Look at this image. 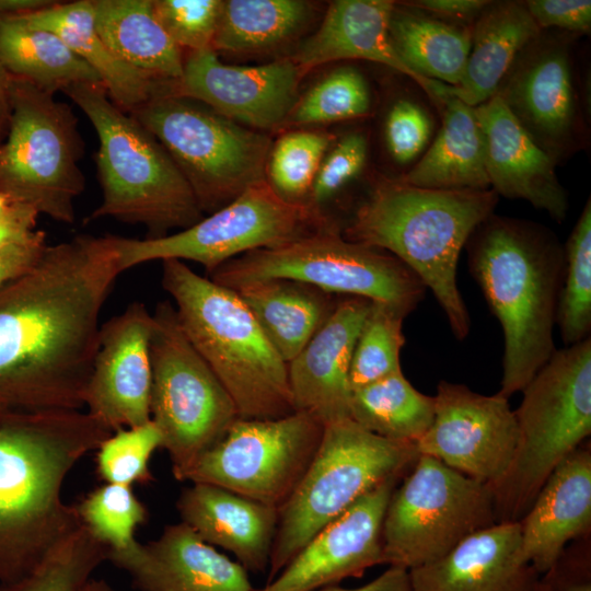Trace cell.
Instances as JSON below:
<instances>
[{
	"label": "cell",
	"mask_w": 591,
	"mask_h": 591,
	"mask_svg": "<svg viewBox=\"0 0 591 591\" xmlns=\"http://www.w3.org/2000/svg\"><path fill=\"white\" fill-rule=\"evenodd\" d=\"M76 508L81 524L108 547V558L126 554L138 545L136 531L149 517L131 486L111 483L90 491Z\"/></svg>",
	"instance_id": "cell-38"
},
{
	"label": "cell",
	"mask_w": 591,
	"mask_h": 591,
	"mask_svg": "<svg viewBox=\"0 0 591 591\" xmlns=\"http://www.w3.org/2000/svg\"><path fill=\"white\" fill-rule=\"evenodd\" d=\"M401 477L361 497L317 532L265 587L253 591H318L382 564V526Z\"/></svg>",
	"instance_id": "cell-20"
},
{
	"label": "cell",
	"mask_w": 591,
	"mask_h": 591,
	"mask_svg": "<svg viewBox=\"0 0 591 591\" xmlns=\"http://www.w3.org/2000/svg\"><path fill=\"white\" fill-rule=\"evenodd\" d=\"M43 231L35 230L26 239L0 252V288L31 270L42 258L46 247Z\"/></svg>",
	"instance_id": "cell-48"
},
{
	"label": "cell",
	"mask_w": 591,
	"mask_h": 591,
	"mask_svg": "<svg viewBox=\"0 0 591 591\" xmlns=\"http://www.w3.org/2000/svg\"><path fill=\"white\" fill-rule=\"evenodd\" d=\"M418 456L416 442L380 437L351 418L324 425L311 464L278 509L267 582L325 525L385 480L402 477Z\"/></svg>",
	"instance_id": "cell-8"
},
{
	"label": "cell",
	"mask_w": 591,
	"mask_h": 591,
	"mask_svg": "<svg viewBox=\"0 0 591 591\" xmlns=\"http://www.w3.org/2000/svg\"><path fill=\"white\" fill-rule=\"evenodd\" d=\"M57 3L50 0H0V14L24 15L48 9Z\"/></svg>",
	"instance_id": "cell-53"
},
{
	"label": "cell",
	"mask_w": 591,
	"mask_h": 591,
	"mask_svg": "<svg viewBox=\"0 0 591 591\" xmlns=\"http://www.w3.org/2000/svg\"><path fill=\"white\" fill-rule=\"evenodd\" d=\"M518 440L503 477L489 487L497 523L519 522L552 472L591 433V339L556 349L522 390Z\"/></svg>",
	"instance_id": "cell-7"
},
{
	"label": "cell",
	"mask_w": 591,
	"mask_h": 591,
	"mask_svg": "<svg viewBox=\"0 0 591 591\" xmlns=\"http://www.w3.org/2000/svg\"><path fill=\"white\" fill-rule=\"evenodd\" d=\"M97 34L123 62L157 82L183 74L182 49L159 23L152 0H92Z\"/></svg>",
	"instance_id": "cell-32"
},
{
	"label": "cell",
	"mask_w": 591,
	"mask_h": 591,
	"mask_svg": "<svg viewBox=\"0 0 591 591\" xmlns=\"http://www.w3.org/2000/svg\"><path fill=\"white\" fill-rule=\"evenodd\" d=\"M395 1L336 0L329 3L318 28L290 57L300 76L338 60L361 59L387 66L413 80L439 109L449 85L421 77L397 56L390 38Z\"/></svg>",
	"instance_id": "cell-22"
},
{
	"label": "cell",
	"mask_w": 591,
	"mask_h": 591,
	"mask_svg": "<svg viewBox=\"0 0 591 591\" xmlns=\"http://www.w3.org/2000/svg\"><path fill=\"white\" fill-rule=\"evenodd\" d=\"M525 8L541 30L582 35L590 33V0H528Z\"/></svg>",
	"instance_id": "cell-47"
},
{
	"label": "cell",
	"mask_w": 591,
	"mask_h": 591,
	"mask_svg": "<svg viewBox=\"0 0 591 591\" xmlns=\"http://www.w3.org/2000/svg\"><path fill=\"white\" fill-rule=\"evenodd\" d=\"M578 36L542 30L519 53L495 94L557 165L589 144L573 55Z\"/></svg>",
	"instance_id": "cell-16"
},
{
	"label": "cell",
	"mask_w": 591,
	"mask_h": 591,
	"mask_svg": "<svg viewBox=\"0 0 591 591\" xmlns=\"http://www.w3.org/2000/svg\"><path fill=\"white\" fill-rule=\"evenodd\" d=\"M152 315L150 415L174 477L184 482L240 417L228 391L184 334L174 305L160 302Z\"/></svg>",
	"instance_id": "cell-11"
},
{
	"label": "cell",
	"mask_w": 591,
	"mask_h": 591,
	"mask_svg": "<svg viewBox=\"0 0 591 591\" xmlns=\"http://www.w3.org/2000/svg\"><path fill=\"white\" fill-rule=\"evenodd\" d=\"M324 424L304 412L276 419L239 418L185 476L281 508L311 464Z\"/></svg>",
	"instance_id": "cell-15"
},
{
	"label": "cell",
	"mask_w": 591,
	"mask_h": 591,
	"mask_svg": "<svg viewBox=\"0 0 591 591\" xmlns=\"http://www.w3.org/2000/svg\"><path fill=\"white\" fill-rule=\"evenodd\" d=\"M538 576L522 556L520 522L482 529L443 557L408 570L410 591H533Z\"/></svg>",
	"instance_id": "cell-25"
},
{
	"label": "cell",
	"mask_w": 591,
	"mask_h": 591,
	"mask_svg": "<svg viewBox=\"0 0 591 591\" xmlns=\"http://www.w3.org/2000/svg\"><path fill=\"white\" fill-rule=\"evenodd\" d=\"M86 115L97 138L96 165L102 202L89 219L114 218L141 224L148 237L192 227L204 212L188 182L159 140L118 107L102 82L62 91Z\"/></svg>",
	"instance_id": "cell-6"
},
{
	"label": "cell",
	"mask_w": 591,
	"mask_h": 591,
	"mask_svg": "<svg viewBox=\"0 0 591 591\" xmlns=\"http://www.w3.org/2000/svg\"><path fill=\"white\" fill-rule=\"evenodd\" d=\"M489 0H413L401 2L439 19L473 26Z\"/></svg>",
	"instance_id": "cell-49"
},
{
	"label": "cell",
	"mask_w": 591,
	"mask_h": 591,
	"mask_svg": "<svg viewBox=\"0 0 591 591\" xmlns=\"http://www.w3.org/2000/svg\"><path fill=\"white\" fill-rule=\"evenodd\" d=\"M0 65L14 78L55 94L81 82H101L97 73L56 34L0 14Z\"/></svg>",
	"instance_id": "cell-34"
},
{
	"label": "cell",
	"mask_w": 591,
	"mask_h": 591,
	"mask_svg": "<svg viewBox=\"0 0 591 591\" xmlns=\"http://www.w3.org/2000/svg\"><path fill=\"white\" fill-rule=\"evenodd\" d=\"M12 77L11 116L0 146V190L51 219L71 224L85 179L78 162L82 142L68 104Z\"/></svg>",
	"instance_id": "cell-12"
},
{
	"label": "cell",
	"mask_w": 591,
	"mask_h": 591,
	"mask_svg": "<svg viewBox=\"0 0 591 591\" xmlns=\"http://www.w3.org/2000/svg\"><path fill=\"white\" fill-rule=\"evenodd\" d=\"M152 325V313L138 301L101 325L84 407L113 432L151 419Z\"/></svg>",
	"instance_id": "cell-19"
},
{
	"label": "cell",
	"mask_w": 591,
	"mask_h": 591,
	"mask_svg": "<svg viewBox=\"0 0 591 591\" xmlns=\"http://www.w3.org/2000/svg\"><path fill=\"white\" fill-rule=\"evenodd\" d=\"M433 398V420L416 442L418 453L489 487L497 484L509 468L518 440L508 398L448 381L438 384Z\"/></svg>",
	"instance_id": "cell-17"
},
{
	"label": "cell",
	"mask_w": 591,
	"mask_h": 591,
	"mask_svg": "<svg viewBox=\"0 0 591 591\" xmlns=\"http://www.w3.org/2000/svg\"><path fill=\"white\" fill-rule=\"evenodd\" d=\"M468 267L505 337L499 394L522 391L556 350L554 327L565 271L564 245L537 222L497 216L466 241Z\"/></svg>",
	"instance_id": "cell-3"
},
{
	"label": "cell",
	"mask_w": 591,
	"mask_h": 591,
	"mask_svg": "<svg viewBox=\"0 0 591 591\" xmlns=\"http://www.w3.org/2000/svg\"><path fill=\"white\" fill-rule=\"evenodd\" d=\"M369 157L368 137L360 131L345 135L326 152L306 202L320 208L363 172Z\"/></svg>",
	"instance_id": "cell-46"
},
{
	"label": "cell",
	"mask_w": 591,
	"mask_h": 591,
	"mask_svg": "<svg viewBox=\"0 0 591 591\" xmlns=\"http://www.w3.org/2000/svg\"><path fill=\"white\" fill-rule=\"evenodd\" d=\"M78 591H115L105 580L90 578Z\"/></svg>",
	"instance_id": "cell-55"
},
{
	"label": "cell",
	"mask_w": 591,
	"mask_h": 591,
	"mask_svg": "<svg viewBox=\"0 0 591 591\" xmlns=\"http://www.w3.org/2000/svg\"><path fill=\"white\" fill-rule=\"evenodd\" d=\"M312 7L301 0H227L211 48L230 54L268 51L293 38Z\"/></svg>",
	"instance_id": "cell-35"
},
{
	"label": "cell",
	"mask_w": 591,
	"mask_h": 591,
	"mask_svg": "<svg viewBox=\"0 0 591 591\" xmlns=\"http://www.w3.org/2000/svg\"><path fill=\"white\" fill-rule=\"evenodd\" d=\"M541 31L524 1H490L472 26L462 79L449 85L448 95L472 107L491 99L519 53Z\"/></svg>",
	"instance_id": "cell-28"
},
{
	"label": "cell",
	"mask_w": 591,
	"mask_h": 591,
	"mask_svg": "<svg viewBox=\"0 0 591 591\" xmlns=\"http://www.w3.org/2000/svg\"><path fill=\"white\" fill-rule=\"evenodd\" d=\"M439 114L441 125L428 149L398 177L407 184L431 189L490 188L485 137L474 107L449 96Z\"/></svg>",
	"instance_id": "cell-29"
},
{
	"label": "cell",
	"mask_w": 591,
	"mask_h": 591,
	"mask_svg": "<svg viewBox=\"0 0 591 591\" xmlns=\"http://www.w3.org/2000/svg\"><path fill=\"white\" fill-rule=\"evenodd\" d=\"M565 271L556 312L563 341L587 339L591 329V199L564 245Z\"/></svg>",
	"instance_id": "cell-37"
},
{
	"label": "cell",
	"mask_w": 591,
	"mask_h": 591,
	"mask_svg": "<svg viewBox=\"0 0 591 591\" xmlns=\"http://www.w3.org/2000/svg\"><path fill=\"white\" fill-rule=\"evenodd\" d=\"M434 137V119L428 108L410 97L396 100L384 120V141L392 160L413 166Z\"/></svg>",
	"instance_id": "cell-45"
},
{
	"label": "cell",
	"mask_w": 591,
	"mask_h": 591,
	"mask_svg": "<svg viewBox=\"0 0 591 591\" xmlns=\"http://www.w3.org/2000/svg\"><path fill=\"white\" fill-rule=\"evenodd\" d=\"M162 287L174 301L184 334L228 391L240 418L294 413L288 363L236 291L177 259L162 262Z\"/></svg>",
	"instance_id": "cell-5"
},
{
	"label": "cell",
	"mask_w": 591,
	"mask_h": 591,
	"mask_svg": "<svg viewBox=\"0 0 591 591\" xmlns=\"http://www.w3.org/2000/svg\"><path fill=\"white\" fill-rule=\"evenodd\" d=\"M222 0H152L154 14L182 49L211 48L222 9Z\"/></svg>",
	"instance_id": "cell-44"
},
{
	"label": "cell",
	"mask_w": 591,
	"mask_h": 591,
	"mask_svg": "<svg viewBox=\"0 0 591 591\" xmlns=\"http://www.w3.org/2000/svg\"><path fill=\"white\" fill-rule=\"evenodd\" d=\"M521 553L538 575L560 560L566 544L591 525V452L579 447L548 476L519 521Z\"/></svg>",
	"instance_id": "cell-26"
},
{
	"label": "cell",
	"mask_w": 591,
	"mask_h": 591,
	"mask_svg": "<svg viewBox=\"0 0 591 591\" xmlns=\"http://www.w3.org/2000/svg\"><path fill=\"white\" fill-rule=\"evenodd\" d=\"M290 279L339 297L386 304L404 316L422 300L426 287L392 254L345 239L337 224L271 248L240 255L210 273L230 289L264 279Z\"/></svg>",
	"instance_id": "cell-9"
},
{
	"label": "cell",
	"mask_w": 591,
	"mask_h": 591,
	"mask_svg": "<svg viewBox=\"0 0 591 591\" xmlns=\"http://www.w3.org/2000/svg\"><path fill=\"white\" fill-rule=\"evenodd\" d=\"M181 521L204 542L232 553L246 570L264 572L278 524V509L222 487L192 483L177 501Z\"/></svg>",
	"instance_id": "cell-27"
},
{
	"label": "cell",
	"mask_w": 591,
	"mask_h": 591,
	"mask_svg": "<svg viewBox=\"0 0 591 591\" xmlns=\"http://www.w3.org/2000/svg\"><path fill=\"white\" fill-rule=\"evenodd\" d=\"M498 199L491 188L431 189L379 176L341 234L404 263L431 290L455 338L464 339L471 320L457 288V262L467 239L494 213Z\"/></svg>",
	"instance_id": "cell-4"
},
{
	"label": "cell",
	"mask_w": 591,
	"mask_h": 591,
	"mask_svg": "<svg viewBox=\"0 0 591 591\" xmlns=\"http://www.w3.org/2000/svg\"><path fill=\"white\" fill-rule=\"evenodd\" d=\"M318 591H410L408 570L390 566L379 577L362 587L345 589L331 586Z\"/></svg>",
	"instance_id": "cell-51"
},
{
	"label": "cell",
	"mask_w": 591,
	"mask_h": 591,
	"mask_svg": "<svg viewBox=\"0 0 591 591\" xmlns=\"http://www.w3.org/2000/svg\"><path fill=\"white\" fill-rule=\"evenodd\" d=\"M543 579L552 591H591L590 573L587 568L580 572L578 570H563L555 566Z\"/></svg>",
	"instance_id": "cell-52"
},
{
	"label": "cell",
	"mask_w": 591,
	"mask_h": 591,
	"mask_svg": "<svg viewBox=\"0 0 591 591\" xmlns=\"http://www.w3.org/2000/svg\"><path fill=\"white\" fill-rule=\"evenodd\" d=\"M390 38L397 56L415 73L450 86L461 81L471 49L472 26L395 2Z\"/></svg>",
	"instance_id": "cell-33"
},
{
	"label": "cell",
	"mask_w": 591,
	"mask_h": 591,
	"mask_svg": "<svg viewBox=\"0 0 591 591\" xmlns=\"http://www.w3.org/2000/svg\"><path fill=\"white\" fill-rule=\"evenodd\" d=\"M485 137L490 188L509 199H523L561 222L569 202L557 164L523 130L501 100L494 95L474 107Z\"/></svg>",
	"instance_id": "cell-24"
},
{
	"label": "cell",
	"mask_w": 591,
	"mask_h": 591,
	"mask_svg": "<svg viewBox=\"0 0 591 591\" xmlns=\"http://www.w3.org/2000/svg\"><path fill=\"white\" fill-rule=\"evenodd\" d=\"M108 547L81 526L60 543L28 576L0 591H78L108 559Z\"/></svg>",
	"instance_id": "cell-40"
},
{
	"label": "cell",
	"mask_w": 591,
	"mask_h": 591,
	"mask_svg": "<svg viewBox=\"0 0 591 591\" xmlns=\"http://www.w3.org/2000/svg\"><path fill=\"white\" fill-rule=\"evenodd\" d=\"M140 591H253L247 570L182 521L148 544L108 558Z\"/></svg>",
	"instance_id": "cell-23"
},
{
	"label": "cell",
	"mask_w": 591,
	"mask_h": 591,
	"mask_svg": "<svg viewBox=\"0 0 591 591\" xmlns=\"http://www.w3.org/2000/svg\"><path fill=\"white\" fill-rule=\"evenodd\" d=\"M38 216L32 206L11 201L0 217V252L31 235Z\"/></svg>",
	"instance_id": "cell-50"
},
{
	"label": "cell",
	"mask_w": 591,
	"mask_h": 591,
	"mask_svg": "<svg viewBox=\"0 0 591 591\" xmlns=\"http://www.w3.org/2000/svg\"><path fill=\"white\" fill-rule=\"evenodd\" d=\"M19 16L34 27L56 34L97 73L111 100L127 113L159 93L164 84L132 69L111 51L96 32L92 0L58 2Z\"/></svg>",
	"instance_id": "cell-30"
},
{
	"label": "cell",
	"mask_w": 591,
	"mask_h": 591,
	"mask_svg": "<svg viewBox=\"0 0 591 591\" xmlns=\"http://www.w3.org/2000/svg\"><path fill=\"white\" fill-rule=\"evenodd\" d=\"M334 142L335 136L325 131L286 132L271 146L267 182L281 198L306 202L320 165Z\"/></svg>",
	"instance_id": "cell-39"
},
{
	"label": "cell",
	"mask_w": 591,
	"mask_h": 591,
	"mask_svg": "<svg viewBox=\"0 0 591 591\" xmlns=\"http://www.w3.org/2000/svg\"><path fill=\"white\" fill-rule=\"evenodd\" d=\"M497 523L488 485L419 454L383 520L382 564L410 570L432 563Z\"/></svg>",
	"instance_id": "cell-14"
},
{
	"label": "cell",
	"mask_w": 591,
	"mask_h": 591,
	"mask_svg": "<svg viewBox=\"0 0 591 591\" xmlns=\"http://www.w3.org/2000/svg\"><path fill=\"white\" fill-rule=\"evenodd\" d=\"M301 80L290 57L260 66H232L206 48L188 54L182 77L167 82L163 93L197 101L259 131L282 126L298 100Z\"/></svg>",
	"instance_id": "cell-18"
},
{
	"label": "cell",
	"mask_w": 591,
	"mask_h": 591,
	"mask_svg": "<svg viewBox=\"0 0 591 591\" xmlns=\"http://www.w3.org/2000/svg\"><path fill=\"white\" fill-rule=\"evenodd\" d=\"M120 274L115 235L80 234L0 288V407L82 410Z\"/></svg>",
	"instance_id": "cell-1"
},
{
	"label": "cell",
	"mask_w": 591,
	"mask_h": 591,
	"mask_svg": "<svg viewBox=\"0 0 591 591\" xmlns=\"http://www.w3.org/2000/svg\"><path fill=\"white\" fill-rule=\"evenodd\" d=\"M434 398L416 390L403 371L351 393L350 418L380 437L417 442L430 427Z\"/></svg>",
	"instance_id": "cell-36"
},
{
	"label": "cell",
	"mask_w": 591,
	"mask_h": 591,
	"mask_svg": "<svg viewBox=\"0 0 591 591\" xmlns=\"http://www.w3.org/2000/svg\"><path fill=\"white\" fill-rule=\"evenodd\" d=\"M12 76L0 65V142L7 136L11 116ZM1 146V144H0Z\"/></svg>",
	"instance_id": "cell-54"
},
{
	"label": "cell",
	"mask_w": 591,
	"mask_h": 591,
	"mask_svg": "<svg viewBox=\"0 0 591 591\" xmlns=\"http://www.w3.org/2000/svg\"><path fill=\"white\" fill-rule=\"evenodd\" d=\"M234 291L287 363L326 322L340 298L304 282L280 278L252 281Z\"/></svg>",
	"instance_id": "cell-31"
},
{
	"label": "cell",
	"mask_w": 591,
	"mask_h": 591,
	"mask_svg": "<svg viewBox=\"0 0 591 591\" xmlns=\"http://www.w3.org/2000/svg\"><path fill=\"white\" fill-rule=\"evenodd\" d=\"M533 591H552V589L549 588L547 583H545L543 580L540 579L538 583L533 589Z\"/></svg>",
	"instance_id": "cell-56"
},
{
	"label": "cell",
	"mask_w": 591,
	"mask_h": 591,
	"mask_svg": "<svg viewBox=\"0 0 591 591\" xmlns=\"http://www.w3.org/2000/svg\"><path fill=\"white\" fill-rule=\"evenodd\" d=\"M112 433L83 410L0 407V584L28 576L81 526L62 485Z\"/></svg>",
	"instance_id": "cell-2"
},
{
	"label": "cell",
	"mask_w": 591,
	"mask_h": 591,
	"mask_svg": "<svg viewBox=\"0 0 591 591\" xmlns=\"http://www.w3.org/2000/svg\"><path fill=\"white\" fill-rule=\"evenodd\" d=\"M371 91L354 67L335 69L298 99L285 125H315L350 120L371 111Z\"/></svg>",
	"instance_id": "cell-41"
},
{
	"label": "cell",
	"mask_w": 591,
	"mask_h": 591,
	"mask_svg": "<svg viewBox=\"0 0 591 591\" xmlns=\"http://www.w3.org/2000/svg\"><path fill=\"white\" fill-rule=\"evenodd\" d=\"M162 434L152 419L114 431L96 449V473L105 483L132 486L153 479L150 457L162 448Z\"/></svg>",
	"instance_id": "cell-43"
},
{
	"label": "cell",
	"mask_w": 591,
	"mask_h": 591,
	"mask_svg": "<svg viewBox=\"0 0 591 591\" xmlns=\"http://www.w3.org/2000/svg\"><path fill=\"white\" fill-rule=\"evenodd\" d=\"M404 318L395 309L371 302L351 358V391L402 371L399 355L405 344Z\"/></svg>",
	"instance_id": "cell-42"
},
{
	"label": "cell",
	"mask_w": 591,
	"mask_h": 591,
	"mask_svg": "<svg viewBox=\"0 0 591 591\" xmlns=\"http://www.w3.org/2000/svg\"><path fill=\"white\" fill-rule=\"evenodd\" d=\"M371 301L340 297L331 316L288 362L294 412L324 425L350 418L349 371L355 345Z\"/></svg>",
	"instance_id": "cell-21"
},
{
	"label": "cell",
	"mask_w": 591,
	"mask_h": 591,
	"mask_svg": "<svg viewBox=\"0 0 591 591\" xmlns=\"http://www.w3.org/2000/svg\"><path fill=\"white\" fill-rule=\"evenodd\" d=\"M336 223L320 208L281 198L266 181L179 232L154 239L115 235L123 271L153 260H190L210 274L224 263L259 248H271Z\"/></svg>",
	"instance_id": "cell-13"
},
{
	"label": "cell",
	"mask_w": 591,
	"mask_h": 591,
	"mask_svg": "<svg viewBox=\"0 0 591 591\" xmlns=\"http://www.w3.org/2000/svg\"><path fill=\"white\" fill-rule=\"evenodd\" d=\"M164 147L209 215L267 181L273 141L182 96L158 93L130 112Z\"/></svg>",
	"instance_id": "cell-10"
}]
</instances>
